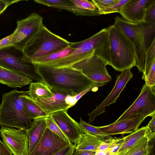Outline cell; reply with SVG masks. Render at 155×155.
<instances>
[{
	"label": "cell",
	"mask_w": 155,
	"mask_h": 155,
	"mask_svg": "<svg viewBox=\"0 0 155 155\" xmlns=\"http://www.w3.org/2000/svg\"><path fill=\"white\" fill-rule=\"evenodd\" d=\"M23 51L11 46L0 49V65L23 74L32 80L43 82L35 65L23 60Z\"/></svg>",
	"instance_id": "cell-6"
},
{
	"label": "cell",
	"mask_w": 155,
	"mask_h": 155,
	"mask_svg": "<svg viewBox=\"0 0 155 155\" xmlns=\"http://www.w3.org/2000/svg\"><path fill=\"white\" fill-rule=\"evenodd\" d=\"M27 91L16 89L5 93L0 105V125L17 128L25 131L30 127L31 120L24 112L21 96Z\"/></svg>",
	"instance_id": "cell-4"
},
{
	"label": "cell",
	"mask_w": 155,
	"mask_h": 155,
	"mask_svg": "<svg viewBox=\"0 0 155 155\" xmlns=\"http://www.w3.org/2000/svg\"><path fill=\"white\" fill-rule=\"evenodd\" d=\"M147 136V127H143L124 137V141L117 153L130 149L138 141Z\"/></svg>",
	"instance_id": "cell-25"
},
{
	"label": "cell",
	"mask_w": 155,
	"mask_h": 155,
	"mask_svg": "<svg viewBox=\"0 0 155 155\" xmlns=\"http://www.w3.org/2000/svg\"><path fill=\"white\" fill-rule=\"evenodd\" d=\"M69 46L75 48L70 54L42 65L56 68L71 67L94 54L103 59L107 65L109 64L110 53L107 28L102 29L91 37L82 41L70 42Z\"/></svg>",
	"instance_id": "cell-1"
},
{
	"label": "cell",
	"mask_w": 155,
	"mask_h": 155,
	"mask_svg": "<svg viewBox=\"0 0 155 155\" xmlns=\"http://www.w3.org/2000/svg\"><path fill=\"white\" fill-rule=\"evenodd\" d=\"M46 117L34 120L29 128L25 131L28 137L29 154L35 147L47 128Z\"/></svg>",
	"instance_id": "cell-20"
},
{
	"label": "cell",
	"mask_w": 155,
	"mask_h": 155,
	"mask_svg": "<svg viewBox=\"0 0 155 155\" xmlns=\"http://www.w3.org/2000/svg\"><path fill=\"white\" fill-rule=\"evenodd\" d=\"M155 0H130L121 8L119 13L127 21L134 23L143 21L147 7Z\"/></svg>",
	"instance_id": "cell-17"
},
{
	"label": "cell",
	"mask_w": 155,
	"mask_h": 155,
	"mask_svg": "<svg viewBox=\"0 0 155 155\" xmlns=\"http://www.w3.org/2000/svg\"><path fill=\"white\" fill-rule=\"evenodd\" d=\"M150 140L146 136L130 148L126 155H149L153 148Z\"/></svg>",
	"instance_id": "cell-26"
},
{
	"label": "cell",
	"mask_w": 155,
	"mask_h": 155,
	"mask_svg": "<svg viewBox=\"0 0 155 155\" xmlns=\"http://www.w3.org/2000/svg\"><path fill=\"white\" fill-rule=\"evenodd\" d=\"M107 63L95 54L73 64L71 67L81 70L83 74L99 87L103 86L112 78L106 66Z\"/></svg>",
	"instance_id": "cell-8"
},
{
	"label": "cell",
	"mask_w": 155,
	"mask_h": 155,
	"mask_svg": "<svg viewBox=\"0 0 155 155\" xmlns=\"http://www.w3.org/2000/svg\"><path fill=\"white\" fill-rule=\"evenodd\" d=\"M155 62V40L145 53L144 71L142 79L144 80L147 76L152 65Z\"/></svg>",
	"instance_id": "cell-29"
},
{
	"label": "cell",
	"mask_w": 155,
	"mask_h": 155,
	"mask_svg": "<svg viewBox=\"0 0 155 155\" xmlns=\"http://www.w3.org/2000/svg\"><path fill=\"white\" fill-rule=\"evenodd\" d=\"M75 146L74 144L68 146L61 149L54 155H72Z\"/></svg>",
	"instance_id": "cell-40"
},
{
	"label": "cell",
	"mask_w": 155,
	"mask_h": 155,
	"mask_svg": "<svg viewBox=\"0 0 155 155\" xmlns=\"http://www.w3.org/2000/svg\"><path fill=\"white\" fill-rule=\"evenodd\" d=\"M99 9L101 14L104 10L116 2L117 0H92Z\"/></svg>",
	"instance_id": "cell-36"
},
{
	"label": "cell",
	"mask_w": 155,
	"mask_h": 155,
	"mask_svg": "<svg viewBox=\"0 0 155 155\" xmlns=\"http://www.w3.org/2000/svg\"><path fill=\"white\" fill-rule=\"evenodd\" d=\"M146 117L142 114H136L132 118L114 122L107 125L97 127L109 136L132 133L138 129Z\"/></svg>",
	"instance_id": "cell-15"
},
{
	"label": "cell",
	"mask_w": 155,
	"mask_h": 155,
	"mask_svg": "<svg viewBox=\"0 0 155 155\" xmlns=\"http://www.w3.org/2000/svg\"><path fill=\"white\" fill-rule=\"evenodd\" d=\"M79 124L84 134H91L94 136L99 137L104 139L112 137L106 133L101 130L97 127H95L88 123L80 118Z\"/></svg>",
	"instance_id": "cell-30"
},
{
	"label": "cell",
	"mask_w": 155,
	"mask_h": 155,
	"mask_svg": "<svg viewBox=\"0 0 155 155\" xmlns=\"http://www.w3.org/2000/svg\"><path fill=\"white\" fill-rule=\"evenodd\" d=\"M13 34L12 33L0 40V49L5 48L13 46Z\"/></svg>",
	"instance_id": "cell-38"
},
{
	"label": "cell",
	"mask_w": 155,
	"mask_h": 155,
	"mask_svg": "<svg viewBox=\"0 0 155 155\" xmlns=\"http://www.w3.org/2000/svg\"><path fill=\"white\" fill-rule=\"evenodd\" d=\"M130 0H117V1L104 10L101 15L114 12L119 13L121 7Z\"/></svg>",
	"instance_id": "cell-32"
},
{
	"label": "cell",
	"mask_w": 155,
	"mask_h": 155,
	"mask_svg": "<svg viewBox=\"0 0 155 155\" xmlns=\"http://www.w3.org/2000/svg\"><path fill=\"white\" fill-rule=\"evenodd\" d=\"M29 77L0 65V83L12 88L21 87L30 84Z\"/></svg>",
	"instance_id": "cell-19"
},
{
	"label": "cell",
	"mask_w": 155,
	"mask_h": 155,
	"mask_svg": "<svg viewBox=\"0 0 155 155\" xmlns=\"http://www.w3.org/2000/svg\"><path fill=\"white\" fill-rule=\"evenodd\" d=\"M70 42L49 31L44 25L27 44L23 52V60L31 62L41 57L63 50Z\"/></svg>",
	"instance_id": "cell-5"
},
{
	"label": "cell",
	"mask_w": 155,
	"mask_h": 155,
	"mask_svg": "<svg viewBox=\"0 0 155 155\" xmlns=\"http://www.w3.org/2000/svg\"><path fill=\"white\" fill-rule=\"evenodd\" d=\"M0 155H13L8 147L0 140Z\"/></svg>",
	"instance_id": "cell-42"
},
{
	"label": "cell",
	"mask_w": 155,
	"mask_h": 155,
	"mask_svg": "<svg viewBox=\"0 0 155 155\" xmlns=\"http://www.w3.org/2000/svg\"><path fill=\"white\" fill-rule=\"evenodd\" d=\"M116 77L115 84L108 96L101 104L96 106L95 109L88 114L90 117L89 124L92 122L97 116L105 112V107L116 102L127 83L133 78V74L130 69H127L122 71L121 74Z\"/></svg>",
	"instance_id": "cell-14"
},
{
	"label": "cell",
	"mask_w": 155,
	"mask_h": 155,
	"mask_svg": "<svg viewBox=\"0 0 155 155\" xmlns=\"http://www.w3.org/2000/svg\"><path fill=\"white\" fill-rule=\"evenodd\" d=\"M21 97L24 112L28 118L35 120L49 116L27 95Z\"/></svg>",
	"instance_id": "cell-22"
},
{
	"label": "cell",
	"mask_w": 155,
	"mask_h": 155,
	"mask_svg": "<svg viewBox=\"0 0 155 155\" xmlns=\"http://www.w3.org/2000/svg\"><path fill=\"white\" fill-rule=\"evenodd\" d=\"M142 114L146 117L155 116V87L145 84L138 97L133 104L115 121L117 122Z\"/></svg>",
	"instance_id": "cell-10"
},
{
	"label": "cell",
	"mask_w": 155,
	"mask_h": 155,
	"mask_svg": "<svg viewBox=\"0 0 155 155\" xmlns=\"http://www.w3.org/2000/svg\"><path fill=\"white\" fill-rule=\"evenodd\" d=\"M43 18L33 12L27 17L17 22V27L13 33V46L22 51L44 25Z\"/></svg>",
	"instance_id": "cell-7"
},
{
	"label": "cell",
	"mask_w": 155,
	"mask_h": 155,
	"mask_svg": "<svg viewBox=\"0 0 155 155\" xmlns=\"http://www.w3.org/2000/svg\"><path fill=\"white\" fill-rule=\"evenodd\" d=\"M70 143L76 146L84 134L79 124L68 114L67 110H61L50 115Z\"/></svg>",
	"instance_id": "cell-13"
},
{
	"label": "cell",
	"mask_w": 155,
	"mask_h": 155,
	"mask_svg": "<svg viewBox=\"0 0 155 155\" xmlns=\"http://www.w3.org/2000/svg\"><path fill=\"white\" fill-rule=\"evenodd\" d=\"M71 1L74 5L70 12L76 16H92L101 15L98 8L92 0Z\"/></svg>",
	"instance_id": "cell-21"
},
{
	"label": "cell",
	"mask_w": 155,
	"mask_h": 155,
	"mask_svg": "<svg viewBox=\"0 0 155 155\" xmlns=\"http://www.w3.org/2000/svg\"><path fill=\"white\" fill-rule=\"evenodd\" d=\"M109 44V65L117 71L130 69L135 66L136 52L130 41L118 28L113 25L107 28Z\"/></svg>",
	"instance_id": "cell-3"
},
{
	"label": "cell",
	"mask_w": 155,
	"mask_h": 155,
	"mask_svg": "<svg viewBox=\"0 0 155 155\" xmlns=\"http://www.w3.org/2000/svg\"><path fill=\"white\" fill-rule=\"evenodd\" d=\"M21 1L22 0H0V15L4 12L9 6L13 3H17Z\"/></svg>",
	"instance_id": "cell-39"
},
{
	"label": "cell",
	"mask_w": 155,
	"mask_h": 155,
	"mask_svg": "<svg viewBox=\"0 0 155 155\" xmlns=\"http://www.w3.org/2000/svg\"><path fill=\"white\" fill-rule=\"evenodd\" d=\"M74 49L75 48L69 45L68 48L61 51L37 59L32 63L35 64L44 65L67 56L73 52Z\"/></svg>",
	"instance_id": "cell-27"
},
{
	"label": "cell",
	"mask_w": 155,
	"mask_h": 155,
	"mask_svg": "<svg viewBox=\"0 0 155 155\" xmlns=\"http://www.w3.org/2000/svg\"><path fill=\"white\" fill-rule=\"evenodd\" d=\"M99 87L97 85H93L90 87L81 92L79 94H78L76 95L74 97V98L75 100L77 102V101L83 96L85 94H86L87 92H88L89 91L91 90H92L93 89H94L95 88H97L98 87Z\"/></svg>",
	"instance_id": "cell-43"
},
{
	"label": "cell",
	"mask_w": 155,
	"mask_h": 155,
	"mask_svg": "<svg viewBox=\"0 0 155 155\" xmlns=\"http://www.w3.org/2000/svg\"><path fill=\"white\" fill-rule=\"evenodd\" d=\"M27 94L34 101L39 99H47L52 97L53 94L49 88L42 82H31Z\"/></svg>",
	"instance_id": "cell-23"
},
{
	"label": "cell",
	"mask_w": 155,
	"mask_h": 155,
	"mask_svg": "<svg viewBox=\"0 0 155 155\" xmlns=\"http://www.w3.org/2000/svg\"><path fill=\"white\" fill-rule=\"evenodd\" d=\"M155 40V22L145 23L143 22L141 32L140 47L136 54L135 66L139 71L143 74L144 71L145 53Z\"/></svg>",
	"instance_id": "cell-16"
},
{
	"label": "cell",
	"mask_w": 155,
	"mask_h": 155,
	"mask_svg": "<svg viewBox=\"0 0 155 155\" xmlns=\"http://www.w3.org/2000/svg\"><path fill=\"white\" fill-rule=\"evenodd\" d=\"M116 154H109L107 155H116Z\"/></svg>",
	"instance_id": "cell-44"
},
{
	"label": "cell",
	"mask_w": 155,
	"mask_h": 155,
	"mask_svg": "<svg viewBox=\"0 0 155 155\" xmlns=\"http://www.w3.org/2000/svg\"><path fill=\"white\" fill-rule=\"evenodd\" d=\"M34 1L40 4L69 12L74 5L71 0H35Z\"/></svg>",
	"instance_id": "cell-28"
},
{
	"label": "cell",
	"mask_w": 155,
	"mask_h": 155,
	"mask_svg": "<svg viewBox=\"0 0 155 155\" xmlns=\"http://www.w3.org/2000/svg\"><path fill=\"white\" fill-rule=\"evenodd\" d=\"M43 83L49 87H57L72 91L77 95L89 87L97 85L79 70L71 67L56 68L35 64Z\"/></svg>",
	"instance_id": "cell-2"
},
{
	"label": "cell",
	"mask_w": 155,
	"mask_h": 155,
	"mask_svg": "<svg viewBox=\"0 0 155 155\" xmlns=\"http://www.w3.org/2000/svg\"><path fill=\"white\" fill-rule=\"evenodd\" d=\"M104 138L86 134H83L75 147L79 150L96 151Z\"/></svg>",
	"instance_id": "cell-24"
},
{
	"label": "cell",
	"mask_w": 155,
	"mask_h": 155,
	"mask_svg": "<svg viewBox=\"0 0 155 155\" xmlns=\"http://www.w3.org/2000/svg\"><path fill=\"white\" fill-rule=\"evenodd\" d=\"M155 22V1L146 8L143 22L152 23Z\"/></svg>",
	"instance_id": "cell-33"
},
{
	"label": "cell",
	"mask_w": 155,
	"mask_h": 155,
	"mask_svg": "<svg viewBox=\"0 0 155 155\" xmlns=\"http://www.w3.org/2000/svg\"><path fill=\"white\" fill-rule=\"evenodd\" d=\"M46 121L47 128L60 137L68 140L66 136L50 115L46 117Z\"/></svg>",
	"instance_id": "cell-31"
},
{
	"label": "cell",
	"mask_w": 155,
	"mask_h": 155,
	"mask_svg": "<svg viewBox=\"0 0 155 155\" xmlns=\"http://www.w3.org/2000/svg\"><path fill=\"white\" fill-rule=\"evenodd\" d=\"M0 133L3 143L14 155H29V140L25 131L2 126Z\"/></svg>",
	"instance_id": "cell-11"
},
{
	"label": "cell",
	"mask_w": 155,
	"mask_h": 155,
	"mask_svg": "<svg viewBox=\"0 0 155 155\" xmlns=\"http://www.w3.org/2000/svg\"><path fill=\"white\" fill-rule=\"evenodd\" d=\"M144 80L145 84L150 87L155 86V62L152 65L147 76Z\"/></svg>",
	"instance_id": "cell-35"
},
{
	"label": "cell",
	"mask_w": 155,
	"mask_h": 155,
	"mask_svg": "<svg viewBox=\"0 0 155 155\" xmlns=\"http://www.w3.org/2000/svg\"><path fill=\"white\" fill-rule=\"evenodd\" d=\"M72 144L55 134L48 128L29 155H54L65 147Z\"/></svg>",
	"instance_id": "cell-12"
},
{
	"label": "cell",
	"mask_w": 155,
	"mask_h": 155,
	"mask_svg": "<svg viewBox=\"0 0 155 155\" xmlns=\"http://www.w3.org/2000/svg\"><path fill=\"white\" fill-rule=\"evenodd\" d=\"M124 137L121 138H117L116 141L111 146L108 152L109 154H116L124 141Z\"/></svg>",
	"instance_id": "cell-37"
},
{
	"label": "cell",
	"mask_w": 155,
	"mask_h": 155,
	"mask_svg": "<svg viewBox=\"0 0 155 155\" xmlns=\"http://www.w3.org/2000/svg\"><path fill=\"white\" fill-rule=\"evenodd\" d=\"M49 88L53 94L52 97L33 100L48 115L56 111L67 110L77 102L74 98L76 95L72 91L57 87Z\"/></svg>",
	"instance_id": "cell-9"
},
{
	"label": "cell",
	"mask_w": 155,
	"mask_h": 155,
	"mask_svg": "<svg viewBox=\"0 0 155 155\" xmlns=\"http://www.w3.org/2000/svg\"><path fill=\"white\" fill-rule=\"evenodd\" d=\"M95 151L79 150L75 146L72 155H96Z\"/></svg>",
	"instance_id": "cell-41"
},
{
	"label": "cell",
	"mask_w": 155,
	"mask_h": 155,
	"mask_svg": "<svg viewBox=\"0 0 155 155\" xmlns=\"http://www.w3.org/2000/svg\"><path fill=\"white\" fill-rule=\"evenodd\" d=\"M114 20L113 25L121 30L130 41L134 48L136 55L140 47L143 22L132 23L118 16H116Z\"/></svg>",
	"instance_id": "cell-18"
},
{
	"label": "cell",
	"mask_w": 155,
	"mask_h": 155,
	"mask_svg": "<svg viewBox=\"0 0 155 155\" xmlns=\"http://www.w3.org/2000/svg\"><path fill=\"white\" fill-rule=\"evenodd\" d=\"M117 139V138H115L112 137L104 139L96 151H103L109 153L108 151L110 148Z\"/></svg>",
	"instance_id": "cell-34"
}]
</instances>
